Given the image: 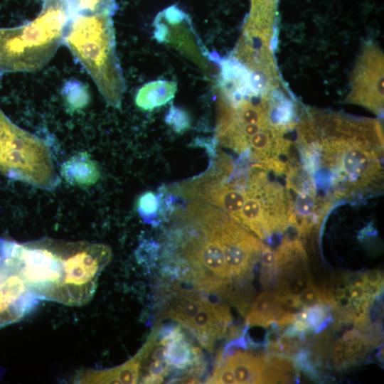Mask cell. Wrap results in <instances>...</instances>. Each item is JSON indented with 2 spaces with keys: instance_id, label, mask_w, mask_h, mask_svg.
<instances>
[{
  "instance_id": "obj_23",
  "label": "cell",
  "mask_w": 384,
  "mask_h": 384,
  "mask_svg": "<svg viewBox=\"0 0 384 384\" xmlns=\"http://www.w3.org/2000/svg\"><path fill=\"white\" fill-rule=\"evenodd\" d=\"M364 281L370 286L381 289L383 279L381 273L377 270H372L363 274Z\"/></svg>"
},
{
  "instance_id": "obj_8",
  "label": "cell",
  "mask_w": 384,
  "mask_h": 384,
  "mask_svg": "<svg viewBox=\"0 0 384 384\" xmlns=\"http://www.w3.org/2000/svg\"><path fill=\"white\" fill-rule=\"evenodd\" d=\"M154 37L173 46L203 68H208L206 54L190 17L176 5L159 12L154 21Z\"/></svg>"
},
{
  "instance_id": "obj_15",
  "label": "cell",
  "mask_w": 384,
  "mask_h": 384,
  "mask_svg": "<svg viewBox=\"0 0 384 384\" xmlns=\"http://www.w3.org/2000/svg\"><path fill=\"white\" fill-rule=\"evenodd\" d=\"M278 0H251L246 21L261 28H273Z\"/></svg>"
},
{
  "instance_id": "obj_6",
  "label": "cell",
  "mask_w": 384,
  "mask_h": 384,
  "mask_svg": "<svg viewBox=\"0 0 384 384\" xmlns=\"http://www.w3.org/2000/svg\"><path fill=\"white\" fill-rule=\"evenodd\" d=\"M13 255L17 272L38 298L57 302L63 278V240L15 242Z\"/></svg>"
},
{
  "instance_id": "obj_5",
  "label": "cell",
  "mask_w": 384,
  "mask_h": 384,
  "mask_svg": "<svg viewBox=\"0 0 384 384\" xmlns=\"http://www.w3.org/2000/svg\"><path fill=\"white\" fill-rule=\"evenodd\" d=\"M111 257L110 248L104 244L63 241V278L57 302L68 306L87 303Z\"/></svg>"
},
{
  "instance_id": "obj_24",
  "label": "cell",
  "mask_w": 384,
  "mask_h": 384,
  "mask_svg": "<svg viewBox=\"0 0 384 384\" xmlns=\"http://www.w3.org/2000/svg\"><path fill=\"white\" fill-rule=\"evenodd\" d=\"M142 381L144 383H161L164 381V376L146 375Z\"/></svg>"
},
{
  "instance_id": "obj_18",
  "label": "cell",
  "mask_w": 384,
  "mask_h": 384,
  "mask_svg": "<svg viewBox=\"0 0 384 384\" xmlns=\"http://www.w3.org/2000/svg\"><path fill=\"white\" fill-rule=\"evenodd\" d=\"M63 96L67 106L71 111L84 108L89 102L87 90L78 82L67 84L63 90Z\"/></svg>"
},
{
  "instance_id": "obj_13",
  "label": "cell",
  "mask_w": 384,
  "mask_h": 384,
  "mask_svg": "<svg viewBox=\"0 0 384 384\" xmlns=\"http://www.w3.org/2000/svg\"><path fill=\"white\" fill-rule=\"evenodd\" d=\"M233 371L235 383H264L266 360L250 352L239 351L225 363Z\"/></svg>"
},
{
  "instance_id": "obj_1",
  "label": "cell",
  "mask_w": 384,
  "mask_h": 384,
  "mask_svg": "<svg viewBox=\"0 0 384 384\" xmlns=\"http://www.w3.org/2000/svg\"><path fill=\"white\" fill-rule=\"evenodd\" d=\"M299 166L311 177L316 199L334 201L383 187V135L378 121L337 114L311 115L297 127Z\"/></svg>"
},
{
  "instance_id": "obj_12",
  "label": "cell",
  "mask_w": 384,
  "mask_h": 384,
  "mask_svg": "<svg viewBox=\"0 0 384 384\" xmlns=\"http://www.w3.org/2000/svg\"><path fill=\"white\" fill-rule=\"evenodd\" d=\"M62 178L70 185L89 187L100 178V171L96 161L85 151L73 154L60 166Z\"/></svg>"
},
{
  "instance_id": "obj_7",
  "label": "cell",
  "mask_w": 384,
  "mask_h": 384,
  "mask_svg": "<svg viewBox=\"0 0 384 384\" xmlns=\"http://www.w3.org/2000/svg\"><path fill=\"white\" fill-rule=\"evenodd\" d=\"M219 235L231 278L249 277L265 245L224 211L219 221Z\"/></svg>"
},
{
  "instance_id": "obj_11",
  "label": "cell",
  "mask_w": 384,
  "mask_h": 384,
  "mask_svg": "<svg viewBox=\"0 0 384 384\" xmlns=\"http://www.w3.org/2000/svg\"><path fill=\"white\" fill-rule=\"evenodd\" d=\"M161 311L164 318L172 319L186 327L202 309L207 297L195 291L172 287Z\"/></svg>"
},
{
  "instance_id": "obj_14",
  "label": "cell",
  "mask_w": 384,
  "mask_h": 384,
  "mask_svg": "<svg viewBox=\"0 0 384 384\" xmlns=\"http://www.w3.org/2000/svg\"><path fill=\"white\" fill-rule=\"evenodd\" d=\"M177 84L174 81L157 80L144 84L135 97L136 105L143 110L159 107L175 96Z\"/></svg>"
},
{
  "instance_id": "obj_21",
  "label": "cell",
  "mask_w": 384,
  "mask_h": 384,
  "mask_svg": "<svg viewBox=\"0 0 384 384\" xmlns=\"http://www.w3.org/2000/svg\"><path fill=\"white\" fill-rule=\"evenodd\" d=\"M159 245L149 240L142 242L136 251V257L141 264L151 266L156 262L158 256Z\"/></svg>"
},
{
  "instance_id": "obj_22",
  "label": "cell",
  "mask_w": 384,
  "mask_h": 384,
  "mask_svg": "<svg viewBox=\"0 0 384 384\" xmlns=\"http://www.w3.org/2000/svg\"><path fill=\"white\" fill-rule=\"evenodd\" d=\"M207 383H235L232 370L225 363L217 365L213 375L207 380Z\"/></svg>"
},
{
  "instance_id": "obj_17",
  "label": "cell",
  "mask_w": 384,
  "mask_h": 384,
  "mask_svg": "<svg viewBox=\"0 0 384 384\" xmlns=\"http://www.w3.org/2000/svg\"><path fill=\"white\" fill-rule=\"evenodd\" d=\"M159 196L147 191L142 194L137 201V210L143 220L149 224H159L158 210L160 208Z\"/></svg>"
},
{
  "instance_id": "obj_9",
  "label": "cell",
  "mask_w": 384,
  "mask_h": 384,
  "mask_svg": "<svg viewBox=\"0 0 384 384\" xmlns=\"http://www.w3.org/2000/svg\"><path fill=\"white\" fill-rule=\"evenodd\" d=\"M378 48L363 50L352 78L348 101L363 105L377 114L383 109V59Z\"/></svg>"
},
{
  "instance_id": "obj_16",
  "label": "cell",
  "mask_w": 384,
  "mask_h": 384,
  "mask_svg": "<svg viewBox=\"0 0 384 384\" xmlns=\"http://www.w3.org/2000/svg\"><path fill=\"white\" fill-rule=\"evenodd\" d=\"M71 18L79 15L112 13L115 10L114 0H63Z\"/></svg>"
},
{
  "instance_id": "obj_19",
  "label": "cell",
  "mask_w": 384,
  "mask_h": 384,
  "mask_svg": "<svg viewBox=\"0 0 384 384\" xmlns=\"http://www.w3.org/2000/svg\"><path fill=\"white\" fill-rule=\"evenodd\" d=\"M165 122L176 133H183L191 127V119L183 109L171 105L165 117Z\"/></svg>"
},
{
  "instance_id": "obj_3",
  "label": "cell",
  "mask_w": 384,
  "mask_h": 384,
  "mask_svg": "<svg viewBox=\"0 0 384 384\" xmlns=\"http://www.w3.org/2000/svg\"><path fill=\"white\" fill-rule=\"evenodd\" d=\"M70 17L63 0H43L33 20L0 28V75L42 69L63 43Z\"/></svg>"
},
{
  "instance_id": "obj_10",
  "label": "cell",
  "mask_w": 384,
  "mask_h": 384,
  "mask_svg": "<svg viewBox=\"0 0 384 384\" xmlns=\"http://www.w3.org/2000/svg\"><path fill=\"white\" fill-rule=\"evenodd\" d=\"M231 320L229 309L225 304L213 302L207 297L202 309L186 328L205 348L212 351L215 341L226 334Z\"/></svg>"
},
{
  "instance_id": "obj_20",
  "label": "cell",
  "mask_w": 384,
  "mask_h": 384,
  "mask_svg": "<svg viewBox=\"0 0 384 384\" xmlns=\"http://www.w3.org/2000/svg\"><path fill=\"white\" fill-rule=\"evenodd\" d=\"M328 307L324 304H317L306 307L302 312L295 315L297 319L304 321L309 329H316L327 316Z\"/></svg>"
},
{
  "instance_id": "obj_4",
  "label": "cell",
  "mask_w": 384,
  "mask_h": 384,
  "mask_svg": "<svg viewBox=\"0 0 384 384\" xmlns=\"http://www.w3.org/2000/svg\"><path fill=\"white\" fill-rule=\"evenodd\" d=\"M0 173L45 190L60 183L48 146L11 122L1 109Z\"/></svg>"
},
{
  "instance_id": "obj_2",
  "label": "cell",
  "mask_w": 384,
  "mask_h": 384,
  "mask_svg": "<svg viewBox=\"0 0 384 384\" xmlns=\"http://www.w3.org/2000/svg\"><path fill=\"white\" fill-rule=\"evenodd\" d=\"M112 16V13L104 12L71 18L63 43L90 75L106 102L120 108L124 82Z\"/></svg>"
}]
</instances>
